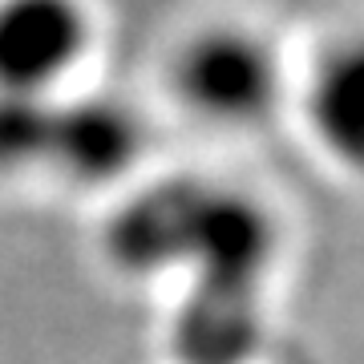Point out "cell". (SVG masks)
<instances>
[{"mask_svg": "<svg viewBox=\"0 0 364 364\" xmlns=\"http://www.w3.org/2000/svg\"><path fill=\"white\" fill-rule=\"evenodd\" d=\"M174 93L210 126H259L284 97V61L251 28H203L174 57Z\"/></svg>", "mask_w": 364, "mask_h": 364, "instance_id": "cell-1", "label": "cell"}, {"mask_svg": "<svg viewBox=\"0 0 364 364\" xmlns=\"http://www.w3.org/2000/svg\"><path fill=\"white\" fill-rule=\"evenodd\" d=\"M93 41L85 0H0V93L49 97Z\"/></svg>", "mask_w": 364, "mask_h": 364, "instance_id": "cell-2", "label": "cell"}, {"mask_svg": "<svg viewBox=\"0 0 364 364\" xmlns=\"http://www.w3.org/2000/svg\"><path fill=\"white\" fill-rule=\"evenodd\" d=\"M142 154V122L130 105L114 97H81L53 102L49 162L77 182H109L138 162Z\"/></svg>", "mask_w": 364, "mask_h": 364, "instance_id": "cell-3", "label": "cell"}, {"mask_svg": "<svg viewBox=\"0 0 364 364\" xmlns=\"http://www.w3.org/2000/svg\"><path fill=\"white\" fill-rule=\"evenodd\" d=\"M308 130L336 166L364 178V37L332 45L312 69L308 93Z\"/></svg>", "mask_w": 364, "mask_h": 364, "instance_id": "cell-4", "label": "cell"}, {"mask_svg": "<svg viewBox=\"0 0 364 364\" xmlns=\"http://www.w3.org/2000/svg\"><path fill=\"white\" fill-rule=\"evenodd\" d=\"M53 97L0 93V174L49 162Z\"/></svg>", "mask_w": 364, "mask_h": 364, "instance_id": "cell-5", "label": "cell"}]
</instances>
